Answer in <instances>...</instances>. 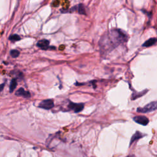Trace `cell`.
<instances>
[{"label":"cell","instance_id":"6da1fadb","mask_svg":"<svg viewBox=\"0 0 157 157\" xmlns=\"http://www.w3.org/2000/svg\"><path fill=\"white\" fill-rule=\"evenodd\" d=\"M128 36L120 29H112L104 34L99 41L100 49L103 53H106L115 49L120 44L125 42Z\"/></svg>","mask_w":157,"mask_h":157},{"label":"cell","instance_id":"7a4b0ae2","mask_svg":"<svg viewBox=\"0 0 157 157\" xmlns=\"http://www.w3.org/2000/svg\"><path fill=\"white\" fill-rule=\"evenodd\" d=\"M157 110V101H152L142 107H138L137 112L139 113H149Z\"/></svg>","mask_w":157,"mask_h":157},{"label":"cell","instance_id":"3957f363","mask_svg":"<svg viewBox=\"0 0 157 157\" xmlns=\"http://www.w3.org/2000/svg\"><path fill=\"white\" fill-rule=\"evenodd\" d=\"M68 107L70 110L73 111L75 113H79L81 112L84 108V104L83 103H76L70 101L68 104Z\"/></svg>","mask_w":157,"mask_h":157},{"label":"cell","instance_id":"277c9868","mask_svg":"<svg viewBox=\"0 0 157 157\" xmlns=\"http://www.w3.org/2000/svg\"><path fill=\"white\" fill-rule=\"evenodd\" d=\"M54 107V103L52 99H45L42 101L39 104V107L44 109L46 110L51 109Z\"/></svg>","mask_w":157,"mask_h":157},{"label":"cell","instance_id":"5b68a950","mask_svg":"<svg viewBox=\"0 0 157 157\" xmlns=\"http://www.w3.org/2000/svg\"><path fill=\"white\" fill-rule=\"evenodd\" d=\"M132 119L136 123L141 125L142 126H146L149 123V120L146 116L144 115H137L134 117Z\"/></svg>","mask_w":157,"mask_h":157},{"label":"cell","instance_id":"8992f818","mask_svg":"<svg viewBox=\"0 0 157 157\" xmlns=\"http://www.w3.org/2000/svg\"><path fill=\"white\" fill-rule=\"evenodd\" d=\"M76 11L80 14H83V15H86V10L84 6L82 4H80L77 6L73 7L71 9V12H74Z\"/></svg>","mask_w":157,"mask_h":157},{"label":"cell","instance_id":"52a82bcc","mask_svg":"<svg viewBox=\"0 0 157 157\" xmlns=\"http://www.w3.org/2000/svg\"><path fill=\"white\" fill-rule=\"evenodd\" d=\"M15 95L18 96H23V98H30L31 94L29 91H25L23 88H20L19 89L15 92Z\"/></svg>","mask_w":157,"mask_h":157},{"label":"cell","instance_id":"ba28073f","mask_svg":"<svg viewBox=\"0 0 157 157\" xmlns=\"http://www.w3.org/2000/svg\"><path fill=\"white\" fill-rule=\"evenodd\" d=\"M37 46L43 50H47L49 48V41L46 39H42L37 43Z\"/></svg>","mask_w":157,"mask_h":157},{"label":"cell","instance_id":"9c48e42d","mask_svg":"<svg viewBox=\"0 0 157 157\" xmlns=\"http://www.w3.org/2000/svg\"><path fill=\"white\" fill-rule=\"evenodd\" d=\"M145 136H146V134L142 133V132H140L138 131H136L135 133L131 137V139L130 140V146H131V144L134 142L136 141V140H138L140 138H142Z\"/></svg>","mask_w":157,"mask_h":157},{"label":"cell","instance_id":"30bf717a","mask_svg":"<svg viewBox=\"0 0 157 157\" xmlns=\"http://www.w3.org/2000/svg\"><path fill=\"white\" fill-rule=\"evenodd\" d=\"M148 91V90H143L140 92H138V93H136V91H134L132 95V98L131 99L134 100L136 99L137 98H138L139 97H141V96H144L145 94H146L147 92Z\"/></svg>","mask_w":157,"mask_h":157},{"label":"cell","instance_id":"8fae6325","mask_svg":"<svg viewBox=\"0 0 157 157\" xmlns=\"http://www.w3.org/2000/svg\"><path fill=\"white\" fill-rule=\"evenodd\" d=\"M157 42V39L156 38H150L147 41H146L145 42L142 46L144 47H150L153 45H154V44Z\"/></svg>","mask_w":157,"mask_h":157},{"label":"cell","instance_id":"7c38bea8","mask_svg":"<svg viewBox=\"0 0 157 157\" xmlns=\"http://www.w3.org/2000/svg\"><path fill=\"white\" fill-rule=\"evenodd\" d=\"M17 85V79L14 78L12 79L11 83H10V86H9V91L11 93H13V92L14 91L15 88H16Z\"/></svg>","mask_w":157,"mask_h":157},{"label":"cell","instance_id":"4fadbf2b","mask_svg":"<svg viewBox=\"0 0 157 157\" xmlns=\"http://www.w3.org/2000/svg\"><path fill=\"white\" fill-rule=\"evenodd\" d=\"M9 40L11 41H18L19 40H21V37L17 34H14L11 35L9 37Z\"/></svg>","mask_w":157,"mask_h":157},{"label":"cell","instance_id":"5bb4252c","mask_svg":"<svg viewBox=\"0 0 157 157\" xmlns=\"http://www.w3.org/2000/svg\"><path fill=\"white\" fill-rule=\"evenodd\" d=\"M10 54L12 57L17 58L20 55V52L17 50H12L10 52Z\"/></svg>","mask_w":157,"mask_h":157},{"label":"cell","instance_id":"9a60e30c","mask_svg":"<svg viewBox=\"0 0 157 157\" xmlns=\"http://www.w3.org/2000/svg\"><path fill=\"white\" fill-rule=\"evenodd\" d=\"M4 87H5V83H2L0 84V93L2 91V90H3Z\"/></svg>","mask_w":157,"mask_h":157},{"label":"cell","instance_id":"2e32d148","mask_svg":"<svg viewBox=\"0 0 157 157\" xmlns=\"http://www.w3.org/2000/svg\"><path fill=\"white\" fill-rule=\"evenodd\" d=\"M127 157H135L134 155H131V156H128Z\"/></svg>","mask_w":157,"mask_h":157}]
</instances>
